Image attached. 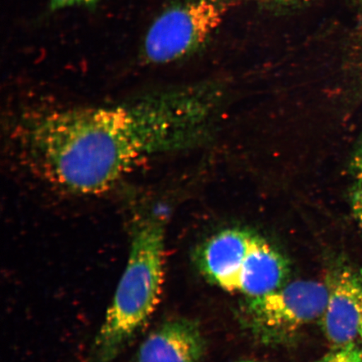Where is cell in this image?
<instances>
[{
    "instance_id": "14",
    "label": "cell",
    "mask_w": 362,
    "mask_h": 362,
    "mask_svg": "<svg viewBox=\"0 0 362 362\" xmlns=\"http://www.w3.org/2000/svg\"><path fill=\"white\" fill-rule=\"evenodd\" d=\"M356 33L357 39H358L359 43L362 45V1L358 13V18H357Z\"/></svg>"
},
{
    "instance_id": "4",
    "label": "cell",
    "mask_w": 362,
    "mask_h": 362,
    "mask_svg": "<svg viewBox=\"0 0 362 362\" xmlns=\"http://www.w3.org/2000/svg\"><path fill=\"white\" fill-rule=\"evenodd\" d=\"M239 0H177L148 30L141 49L147 64L181 60L201 49L238 6Z\"/></svg>"
},
{
    "instance_id": "13",
    "label": "cell",
    "mask_w": 362,
    "mask_h": 362,
    "mask_svg": "<svg viewBox=\"0 0 362 362\" xmlns=\"http://www.w3.org/2000/svg\"><path fill=\"white\" fill-rule=\"evenodd\" d=\"M351 208L356 219L362 229V188L356 187L351 199Z\"/></svg>"
},
{
    "instance_id": "5",
    "label": "cell",
    "mask_w": 362,
    "mask_h": 362,
    "mask_svg": "<svg viewBox=\"0 0 362 362\" xmlns=\"http://www.w3.org/2000/svg\"><path fill=\"white\" fill-rule=\"evenodd\" d=\"M328 298L320 320L325 336L334 347L355 343L362 319V275L343 269L330 279Z\"/></svg>"
},
{
    "instance_id": "12",
    "label": "cell",
    "mask_w": 362,
    "mask_h": 362,
    "mask_svg": "<svg viewBox=\"0 0 362 362\" xmlns=\"http://www.w3.org/2000/svg\"><path fill=\"white\" fill-rule=\"evenodd\" d=\"M351 170L356 181V187L362 188V142L357 146L351 158Z\"/></svg>"
},
{
    "instance_id": "8",
    "label": "cell",
    "mask_w": 362,
    "mask_h": 362,
    "mask_svg": "<svg viewBox=\"0 0 362 362\" xmlns=\"http://www.w3.org/2000/svg\"><path fill=\"white\" fill-rule=\"evenodd\" d=\"M291 270L286 257L255 233L240 272L238 291L246 297L274 292L289 282Z\"/></svg>"
},
{
    "instance_id": "10",
    "label": "cell",
    "mask_w": 362,
    "mask_h": 362,
    "mask_svg": "<svg viewBox=\"0 0 362 362\" xmlns=\"http://www.w3.org/2000/svg\"><path fill=\"white\" fill-rule=\"evenodd\" d=\"M262 6L274 11H288L307 6L314 0H259Z\"/></svg>"
},
{
    "instance_id": "16",
    "label": "cell",
    "mask_w": 362,
    "mask_h": 362,
    "mask_svg": "<svg viewBox=\"0 0 362 362\" xmlns=\"http://www.w3.org/2000/svg\"><path fill=\"white\" fill-rule=\"evenodd\" d=\"M360 337L362 339V319H361V327H360Z\"/></svg>"
},
{
    "instance_id": "9",
    "label": "cell",
    "mask_w": 362,
    "mask_h": 362,
    "mask_svg": "<svg viewBox=\"0 0 362 362\" xmlns=\"http://www.w3.org/2000/svg\"><path fill=\"white\" fill-rule=\"evenodd\" d=\"M317 362H362V346L356 343L337 347Z\"/></svg>"
},
{
    "instance_id": "7",
    "label": "cell",
    "mask_w": 362,
    "mask_h": 362,
    "mask_svg": "<svg viewBox=\"0 0 362 362\" xmlns=\"http://www.w3.org/2000/svg\"><path fill=\"white\" fill-rule=\"evenodd\" d=\"M206 342L197 322L188 319L167 321L148 334L134 362H199Z\"/></svg>"
},
{
    "instance_id": "6",
    "label": "cell",
    "mask_w": 362,
    "mask_h": 362,
    "mask_svg": "<svg viewBox=\"0 0 362 362\" xmlns=\"http://www.w3.org/2000/svg\"><path fill=\"white\" fill-rule=\"evenodd\" d=\"M253 233L246 229H225L203 243L194 252V262L204 277L226 291H238Z\"/></svg>"
},
{
    "instance_id": "2",
    "label": "cell",
    "mask_w": 362,
    "mask_h": 362,
    "mask_svg": "<svg viewBox=\"0 0 362 362\" xmlns=\"http://www.w3.org/2000/svg\"><path fill=\"white\" fill-rule=\"evenodd\" d=\"M165 276V221L160 214L134 226L128 261L89 362H113L141 332L160 302Z\"/></svg>"
},
{
    "instance_id": "11",
    "label": "cell",
    "mask_w": 362,
    "mask_h": 362,
    "mask_svg": "<svg viewBox=\"0 0 362 362\" xmlns=\"http://www.w3.org/2000/svg\"><path fill=\"white\" fill-rule=\"evenodd\" d=\"M98 1L99 0H49V8L55 11L71 6L93 7Z\"/></svg>"
},
{
    "instance_id": "15",
    "label": "cell",
    "mask_w": 362,
    "mask_h": 362,
    "mask_svg": "<svg viewBox=\"0 0 362 362\" xmlns=\"http://www.w3.org/2000/svg\"><path fill=\"white\" fill-rule=\"evenodd\" d=\"M235 362H267V361H257V360H241Z\"/></svg>"
},
{
    "instance_id": "1",
    "label": "cell",
    "mask_w": 362,
    "mask_h": 362,
    "mask_svg": "<svg viewBox=\"0 0 362 362\" xmlns=\"http://www.w3.org/2000/svg\"><path fill=\"white\" fill-rule=\"evenodd\" d=\"M208 86L161 90L106 106L62 107L18 125L23 158L36 174L80 196L107 192L152 158L196 146L215 121Z\"/></svg>"
},
{
    "instance_id": "3",
    "label": "cell",
    "mask_w": 362,
    "mask_h": 362,
    "mask_svg": "<svg viewBox=\"0 0 362 362\" xmlns=\"http://www.w3.org/2000/svg\"><path fill=\"white\" fill-rule=\"evenodd\" d=\"M327 298V285L314 280L288 282L264 296L246 297L239 308L240 322L264 345H283L320 321Z\"/></svg>"
}]
</instances>
